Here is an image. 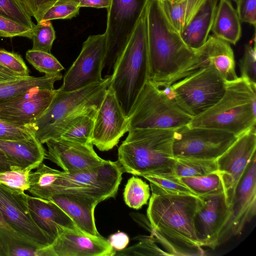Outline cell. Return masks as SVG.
I'll return each mask as SVG.
<instances>
[{
	"mask_svg": "<svg viewBox=\"0 0 256 256\" xmlns=\"http://www.w3.org/2000/svg\"><path fill=\"white\" fill-rule=\"evenodd\" d=\"M146 18L148 80L160 88L170 87L193 73L196 51L185 44L158 0H148Z\"/></svg>",
	"mask_w": 256,
	"mask_h": 256,
	"instance_id": "cell-1",
	"label": "cell"
},
{
	"mask_svg": "<svg viewBox=\"0 0 256 256\" xmlns=\"http://www.w3.org/2000/svg\"><path fill=\"white\" fill-rule=\"evenodd\" d=\"M150 198L146 214L152 227L151 236L168 255H204L194 226L199 197L152 193Z\"/></svg>",
	"mask_w": 256,
	"mask_h": 256,
	"instance_id": "cell-2",
	"label": "cell"
},
{
	"mask_svg": "<svg viewBox=\"0 0 256 256\" xmlns=\"http://www.w3.org/2000/svg\"><path fill=\"white\" fill-rule=\"evenodd\" d=\"M124 172L118 162L105 160L94 169L68 174L52 168L42 162L29 175V192L34 196L48 200L60 193L81 194L100 202L114 198Z\"/></svg>",
	"mask_w": 256,
	"mask_h": 256,
	"instance_id": "cell-3",
	"label": "cell"
},
{
	"mask_svg": "<svg viewBox=\"0 0 256 256\" xmlns=\"http://www.w3.org/2000/svg\"><path fill=\"white\" fill-rule=\"evenodd\" d=\"M174 129H134L118 149V161L124 172L134 176L172 174Z\"/></svg>",
	"mask_w": 256,
	"mask_h": 256,
	"instance_id": "cell-4",
	"label": "cell"
},
{
	"mask_svg": "<svg viewBox=\"0 0 256 256\" xmlns=\"http://www.w3.org/2000/svg\"><path fill=\"white\" fill-rule=\"evenodd\" d=\"M256 84L240 77L226 82V91L213 106L193 117L189 127L228 132L237 137L256 126Z\"/></svg>",
	"mask_w": 256,
	"mask_h": 256,
	"instance_id": "cell-5",
	"label": "cell"
},
{
	"mask_svg": "<svg viewBox=\"0 0 256 256\" xmlns=\"http://www.w3.org/2000/svg\"><path fill=\"white\" fill-rule=\"evenodd\" d=\"M148 80L146 5L111 75L110 86L126 116Z\"/></svg>",
	"mask_w": 256,
	"mask_h": 256,
	"instance_id": "cell-6",
	"label": "cell"
},
{
	"mask_svg": "<svg viewBox=\"0 0 256 256\" xmlns=\"http://www.w3.org/2000/svg\"><path fill=\"white\" fill-rule=\"evenodd\" d=\"M128 131L134 129H176L192 117L182 111L166 93L148 80L128 115Z\"/></svg>",
	"mask_w": 256,
	"mask_h": 256,
	"instance_id": "cell-7",
	"label": "cell"
},
{
	"mask_svg": "<svg viewBox=\"0 0 256 256\" xmlns=\"http://www.w3.org/2000/svg\"><path fill=\"white\" fill-rule=\"evenodd\" d=\"M226 88V81L213 66L208 65L162 88L182 111L193 118L216 104Z\"/></svg>",
	"mask_w": 256,
	"mask_h": 256,
	"instance_id": "cell-8",
	"label": "cell"
},
{
	"mask_svg": "<svg viewBox=\"0 0 256 256\" xmlns=\"http://www.w3.org/2000/svg\"><path fill=\"white\" fill-rule=\"evenodd\" d=\"M110 80L111 75H108L100 82L77 90L64 92L60 88L56 90L48 107L29 126L34 136L78 110L100 106Z\"/></svg>",
	"mask_w": 256,
	"mask_h": 256,
	"instance_id": "cell-9",
	"label": "cell"
},
{
	"mask_svg": "<svg viewBox=\"0 0 256 256\" xmlns=\"http://www.w3.org/2000/svg\"><path fill=\"white\" fill-rule=\"evenodd\" d=\"M148 0H111L108 10L104 66L113 68Z\"/></svg>",
	"mask_w": 256,
	"mask_h": 256,
	"instance_id": "cell-10",
	"label": "cell"
},
{
	"mask_svg": "<svg viewBox=\"0 0 256 256\" xmlns=\"http://www.w3.org/2000/svg\"><path fill=\"white\" fill-rule=\"evenodd\" d=\"M237 138L226 131L184 126L174 130L173 154L174 157L216 160Z\"/></svg>",
	"mask_w": 256,
	"mask_h": 256,
	"instance_id": "cell-11",
	"label": "cell"
},
{
	"mask_svg": "<svg viewBox=\"0 0 256 256\" xmlns=\"http://www.w3.org/2000/svg\"><path fill=\"white\" fill-rule=\"evenodd\" d=\"M106 52L105 34L90 36L82 50L66 72L60 88L64 92L77 90L102 82Z\"/></svg>",
	"mask_w": 256,
	"mask_h": 256,
	"instance_id": "cell-12",
	"label": "cell"
},
{
	"mask_svg": "<svg viewBox=\"0 0 256 256\" xmlns=\"http://www.w3.org/2000/svg\"><path fill=\"white\" fill-rule=\"evenodd\" d=\"M28 196L0 184V211L6 224L25 241L40 248L48 246L52 241L34 221Z\"/></svg>",
	"mask_w": 256,
	"mask_h": 256,
	"instance_id": "cell-13",
	"label": "cell"
},
{
	"mask_svg": "<svg viewBox=\"0 0 256 256\" xmlns=\"http://www.w3.org/2000/svg\"><path fill=\"white\" fill-rule=\"evenodd\" d=\"M256 132L254 126L238 137L216 160L227 204L230 206L236 188L246 168L256 156Z\"/></svg>",
	"mask_w": 256,
	"mask_h": 256,
	"instance_id": "cell-14",
	"label": "cell"
},
{
	"mask_svg": "<svg viewBox=\"0 0 256 256\" xmlns=\"http://www.w3.org/2000/svg\"><path fill=\"white\" fill-rule=\"evenodd\" d=\"M194 226L202 247L214 250L221 242L231 210L224 192L198 196Z\"/></svg>",
	"mask_w": 256,
	"mask_h": 256,
	"instance_id": "cell-15",
	"label": "cell"
},
{
	"mask_svg": "<svg viewBox=\"0 0 256 256\" xmlns=\"http://www.w3.org/2000/svg\"><path fill=\"white\" fill-rule=\"evenodd\" d=\"M128 132V116L110 85L95 118L92 141L100 151H108L117 145Z\"/></svg>",
	"mask_w": 256,
	"mask_h": 256,
	"instance_id": "cell-16",
	"label": "cell"
},
{
	"mask_svg": "<svg viewBox=\"0 0 256 256\" xmlns=\"http://www.w3.org/2000/svg\"><path fill=\"white\" fill-rule=\"evenodd\" d=\"M108 239L78 228L62 230L52 243L42 248V256H114Z\"/></svg>",
	"mask_w": 256,
	"mask_h": 256,
	"instance_id": "cell-17",
	"label": "cell"
},
{
	"mask_svg": "<svg viewBox=\"0 0 256 256\" xmlns=\"http://www.w3.org/2000/svg\"><path fill=\"white\" fill-rule=\"evenodd\" d=\"M46 144V158L68 174H74L95 168L106 160L95 152L92 143L82 144L62 138L51 139Z\"/></svg>",
	"mask_w": 256,
	"mask_h": 256,
	"instance_id": "cell-18",
	"label": "cell"
},
{
	"mask_svg": "<svg viewBox=\"0 0 256 256\" xmlns=\"http://www.w3.org/2000/svg\"><path fill=\"white\" fill-rule=\"evenodd\" d=\"M230 208L231 216L221 242L224 236H228V234L234 236L240 234L245 225L256 215V155L248 164L236 186Z\"/></svg>",
	"mask_w": 256,
	"mask_h": 256,
	"instance_id": "cell-19",
	"label": "cell"
},
{
	"mask_svg": "<svg viewBox=\"0 0 256 256\" xmlns=\"http://www.w3.org/2000/svg\"><path fill=\"white\" fill-rule=\"evenodd\" d=\"M55 90L34 88L0 102V119L12 124L29 128L48 107Z\"/></svg>",
	"mask_w": 256,
	"mask_h": 256,
	"instance_id": "cell-20",
	"label": "cell"
},
{
	"mask_svg": "<svg viewBox=\"0 0 256 256\" xmlns=\"http://www.w3.org/2000/svg\"><path fill=\"white\" fill-rule=\"evenodd\" d=\"M48 200L64 211L79 230L89 234L100 235L94 218L96 206L100 202L98 200L86 195L71 193L57 194Z\"/></svg>",
	"mask_w": 256,
	"mask_h": 256,
	"instance_id": "cell-21",
	"label": "cell"
},
{
	"mask_svg": "<svg viewBox=\"0 0 256 256\" xmlns=\"http://www.w3.org/2000/svg\"><path fill=\"white\" fill-rule=\"evenodd\" d=\"M32 217L41 230L52 242L64 228H78L69 216L48 200L28 196Z\"/></svg>",
	"mask_w": 256,
	"mask_h": 256,
	"instance_id": "cell-22",
	"label": "cell"
},
{
	"mask_svg": "<svg viewBox=\"0 0 256 256\" xmlns=\"http://www.w3.org/2000/svg\"><path fill=\"white\" fill-rule=\"evenodd\" d=\"M34 136L21 140H0V150L12 170L36 168L46 158V152Z\"/></svg>",
	"mask_w": 256,
	"mask_h": 256,
	"instance_id": "cell-23",
	"label": "cell"
},
{
	"mask_svg": "<svg viewBox=\"0 0 256 256\" xmlns=\"http://www.w3.org/2000/svg\"><path fill=\"white\" fill-rule=\"evenodd\" d=\"M196 50L202 68L213 66L226 82L238 78L235 70L234 52L228 42L210 35L206 43Z\"/></svg>",
	"mask_w": 256,
	"mask_h": 256,
	"instance_id": "cell-24",
	"label": "cell"
},
{
	"mask_svg": "<svg viewBox=\"0 0 256 256\" xmlns=\"http://www.w3.org/2000/svg\"><path fill=\"white\" fill-rule=\"evenodd\" d=\"M218 0H206L189 24L180 33L185 44L196 50L206 42L211 30Z\"/></svg>",
	"mask_w": 256,
	"mask_h": 256,
	"instance_id": "cell-25",
	"label": "cell"
},
{
	"mask_svg": "<svg viewBox=\"0 0 256 256\" xmlns=\"http://www.w3.org/2000/svg\"><path fill=\"white\" fill-rule=\"evenodd\" d=\"M211 30L216 38L236 44L242 35L241 22L230 0H220Z\"/></svg>",
	"mask_w": 256,
	"mask_h": 256,
	"instance_id": "cell-26",
	"label": "cell"
},
{
	"mask_svg": "<svg viewBox=\"0 0 256 256\" xmlns=\"http://www.w3.org/2000/svg\"><path fill=\"white\" fill-rule=\"evenodd\" d=\"M60 73L40 77L28 76L0 83V102L26 93L32 89L39 88L54 90V84L62 78Z\"/></svg>",
	"mask_w": 256,
	"mask_h": 256,
	"instance_id": "cell-27",
	"label": "cell"
},
{
	"mask_svg": "<svg viewBox=\"0 0 256 256\" xmlns=\"http://www.w3.org/2000/svg\"><path fill=\"white\" fill-rule=\"evenodd\" d=\"M206 0L158 2L170 24L180 34L192 20Z\"/></svg>",
	"mask_w": 256,
	"mask_h": 256,
	"instance_id": "cell-28",
	"label": "cell"
},
{
	"mask_svg": "<svg viewBox=\"0 0 256 256\" xmlns=\"http://www.w3.org/2000/svg\"><path fill=\"white\" fill-rule=\"evenodd\" d=\"M172 174L178 177L204 176L218 170L216 160H205L177 156Z\"/></svg>",
	"mask_w": 256,
	"mask_h": 256,
	"instance_id": "cell-29",
	"label": "cell"
},
{
	"mask_svg": "<svg viewBox=\"0 0 256 256\" xmlns=\"http://www.w3.org/2000/svg\"><path fill=\"white\" fill-rule=\"evenodd\" d=\"M142 177L150 182L152 193L194 195L179 178L172 174H148L144 175Z\"/></svg>",
	"mask_w": 256,
	"mask_h": 256,
	"instance_id": "cell-30",
	"label": "cell"
},
{
	"mask_svg": "<svg viewBox=\"0 0 256 256\" xmlns=\"http://www.w3.org/2000/svg\"><path fill=\"white\" fill-rule=\"evenodd\" d=\"M179 178L198 196L224 192L218 170L201 176Z\"/></svg>",
	"mask_w": 256,
	"mask_h": 256,
	"instance_id": "cell-31",
	"label": "cell"
},
{
	"mask_svg": "<svg viewBox=\"0 0 256 256\" xmlns=\"http://www.w3.org/2000/svg\"><path fill=\"white\" fill-rule=\"evenodd\" d=\"M123 195L128 206L139 210L148 203L150 198V186L141 178L133 176L128 180Z\"/></svg>",
	"mask_w": 256,
	"mask_h": 256,
	"instance_id": "cell-32",
	"label": "cell"
},
{
	"mask_svg": "<svg viewBox=\"0 0 256 256\" xmlns=\"http://www.w3.org/2000/svg\"><path fill=\"white\" fill-rule=\"evenodd\" d=\"M26 58L37 70L45 74H56L64 69L51 53L31 49L26 52Z\"/></svg>",
	"mask_w": 256,
	"mask_h": 256,
	"instance_id": "cell-33",
	"label": "cell"
},
{
	"mask_svg": "<svg viewBox=\"0 0 256 256\" xmlns=\"http://www.w3.org/2000/svg\"><path fill=\"white\" fill-rule=\"evenodd\" d=\"M55 38V31L50 20L38 22L32 30V50L50 53Z\"/></svg>",
	"mask_w": 256,
	"mask_h": 256,
	"instance_id": "cell-34",
	"label": "cell"
},
{
	"mask_svg": "<svg viewBox=\"0 0 256 256\" xmlns=\"http://www.w3.org/2000/svg\"><path fill=\"white\" fill-rule=\"evenodd\" d=\"M140 240L136 244L116 252L115 256H168L165 250L160 248L156 239L153 236L138 237Z\"/></svg>",
	"mask_w": 256,
	"mask_h": 256,
	"instance_id": "cell-35",
	"label": "cell"
},
{
	"mask_svg": "<svg viewBox=\"0 0 256 256\" xmlns=\"http://www.w3.org/2000/svg\"><path fill=\"white\" fill-rule=\"evenodd\" d=\"M30 170H11L0 172V184L12 190L24 192L30 188Z\"/></svg>",
	"mask_w": 256,
	"mask_h": 256,
	"instance_id": "cell-36",
	"label": "cell"
},
{
	"mask_svg": "<svg viewBox=\"0 0 256 256\" xmlns=\"http://www.w3.org/2000/svg\"><path fill=\"white\" fill-rule=\"evenodd\" d=\"M0 14L32 29L35 26L19 0H0Z\"/></svg>",
	"mask_w": 256,
	"mask_h": 256,
	"instance_id": "cell-37",
	"label": "cell"
},
{
	"mask_svg": "<svg viewBox=\"0 0 256 256\" xmlns=\"http://www.w3.org/2000/svg\"><path fill=\"white\" fill-rule=\"evenodd\" d=\"M241 78L250 84H256V39L245 45L244 54L240 60Z\"/></svg>",
	"mask_w": 256,
	"mask_h": 256,
	"instance_id": "cell-38",
	"label": "cell"
},
{
	"mask_svg": "<svg viewBox=\"0 0 256 256\" xmlns=\"http://www.w3.org/2000/svg\"><path fill=\"white\" fill-rule=\"evenodd\" d=\"M0 65L20 76H30L28 66L22 56L16 53L0 50Z\"/></svg>",
	"mask_w": 256,
	"mask_h": 256,
	"instance_id": "cell-39",
	"label": "cell"
},
{
	"mask_svg": "<svg viewBox=\"0 0 256 256\" xmlns=\"http://www.w3.org/2000/svg\"><path fill=\"white\" fill-rule=\"evenodd\" d=\"M32 29L0 14V37H26L31 39Z\"/></svg>",
	"mask_w": 256,
	"mask_h": 256,
	"instance_id": "cell-40",
	"label": "cell"
},
{
	"mask_svg": "<svg viewBox=\"0 0 256 256\" xmlns=\"http://www.w3.org/2000/svg\"><path fill=\"white\" fill-rule=\"evenodd\" d=\"M4 256H42V248L26 242H0Z\"/></svg>",
	"mask_w": 256,
	"mask_h": 256,
	"instance_id": "cell-41",
	"label": "cell"
},
{
	"mask_svg": "<svg viewBox=\"0 0 256 256\" xmlns=\"http://www.w3.org/2000/svg\"><path fill=\"white\" fill-rule=\"evenodd\" d=\"M78 4L72 3H56L50 8L42 21L57 19H71L76 16L80 11Z\"/></svg>",
	"mask_w": 256,
	"mask_h": 256,
	"instance_id": "cell-42",
	"label": "cell"
},
{
	"mask_svg": "<svg viewBox=\"0 0 256 256\" xmlns=\"http://www.w3.org/2000/svg\"><path fill=\"white\" fill-rule=\"evenodd\" d=\"M59 0H19L26 12L38 22L42 21L48 10Z\"/></svg>",
	"mask_w": 256,
	"mask_h": 256,
	"instance_id": "cell-43",
	"label": "cell"
},
{
	"mask_svg": "<svg viewBox=\"0 0 256 256\" xmlns=\"http://www.w3.org/2000/svg\"><path fill=\"white\" fill-rule=\"evenodd\" d=\"M32 136L34 134L28 127L12 124L0 119V140H21Z\"/></svg>",
	"mask_w": 256,
	"mask_h": 256,
	"instance_id": "cell-44",
	"label": "cell"
},
{
	"mask_svg": "<svg viewBox=\"0 0 256 256\" xmlns=\"http://www.w3.org/2000/svg\"><path fill=\"white\" fill-rule=\"evenodd\" d=\"M236 12L241 22L256 25V0H238Z\"/></svg>",
	"mask_w": 256,
	"mask_h": 256,
	"instance_id": "cell-45",
	"label": "cell"
},
{
	"mask_svg": "<svg viewBox=\"0 0 256 256\" xmlns=\"http://www.w3.org/2000/svg\"><path fill=\"white\" fill-rule=\"evenodd\" d=\"M0 240L2 242H15L28 243L25 241L21 236H20L9 226L4 220L0 211Z\"/></svg>",
	"mask_w": 256,
	"mask_h": 256,
	"instance_id": "cell-46",
	"label": "cell"
},
{
	"mask_svg": "<svg viewBox=\"0 0 256 256\" xmlns=\"http://www.w3.org/2000/svg\"><path fill=\"white\" fill-rule=\"evenodd\" d=\"M108 240L114 250L120 251L126 248L129 243L130 239L126 233L118 231L110 235Z\"/></svg>",
	"mask_w": 256,
	"mask_h": 256,
	"instance_id": "cell-47",
	"label": "cell"
},
{
	"mask_svg": "<svg viewBox=\"0 0 256 256\" xmlns=\"http://www.w3.org/2000/svg\"><path fill=\"white\" fill-rule=\"evenodd\" d=\"M111 0H82L78 4L80 8L92 7L97 8H106L110 6Z\"/></svg>",
	"mask_w": 256,
	"mask_h": 256,
	"instance_id": "cell-48",
	"label": "cell"
},
{
	"mask_svg": "<svg viewBox=\"0 0 256 256\" xmlns=\"http://www.w3.org/2000/svg\"><path fill=\"white\" fill-rule=\"evenodd\" d=\"M22 78L0 65V83L10 82Z\"/></svg>",
	"mask_w": 256,
	"mask_h": 256,
	"instance_id": "cell-49",
	"label": "cell"
},
{
	"mask_svg": "<svg viewBox=\"0 0 256 256\" xmlns=\"http://www.w3.org/2000/svg\"><path fill=\"white\" fill-rule=\"evenodd\" d=\"M12 168L4 153L0 150V172L11 170Z\"/></svg>",
	"mask_w": 256,
	"mask_h": 256,
	"instance_id": "cell-50",
	"label": "cell"
},
{
	"mask_svg": "<svg viewBox=\"0 0 256 256\" xmlns=\"http://www.w3.org/2000/svg\"><path fill=\"white\" fill-rule=\"evenodd\" d=\"M82 0H59L57 3H72L78 4Z\"/></svg>",
	"mask_w": 256,
	"mask_h": 256,
	"instance_id": "cell-51",
	"label": "cell"
},
{
	"mask_svg": "<svg viewBox=\"0 0 256 256\" xmlns=\"http://www.w3.org/2000/svg\"><path fill=\"white\" fill-rule=\"evenodd\" d=\"M158 0V2L167 1V2H176L178 0Z\"/></svg>",
	"mask_w": 256,
	"mask_h": 256,
	"instance_id": "cell-52",
	"label": "cell"
},
{
	"mask_svg": "<svg viewBox=\"0 0 256 256\" xmlns=\"http://www.w3.org/2000/svg\"><path fill=\"white\" fill-rule=\"evenodd\" d=\"M0 256H4V253L2 248V247L0 244Z\"/></svg>",
	"mask_w": 256,
	"mask_h": 256,
	"instance_id": "cell-53",
	"label": "cell"
},
{
	"mask_svg": "<svg viewBox=\"0 0 256 256\" xmlns=\"http://www.w3.org/2000/svg\"><path fill=\"white\" fill-rule=\"evenodd\" d=\"M232 0L234 2L236 3L238 0Z\"/></svg>",
	"mask_w": 256,
	"mask_h": 256,
	"instance_id": "cell-54",
	"label": "cell"
}]
</instances>
